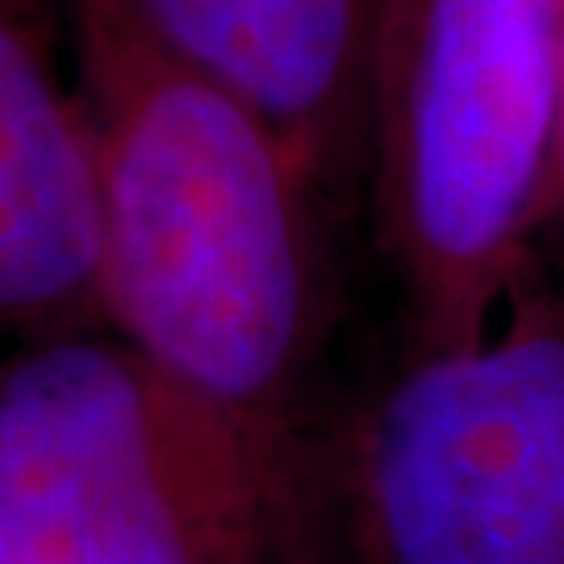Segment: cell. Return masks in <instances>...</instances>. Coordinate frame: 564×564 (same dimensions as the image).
I'll list each match as a JSON object with an SVG mask.
<instances>
[{"instance_id": "1", "label": "cell", "mask_w": 564, "mask_h": 564, "mask_svg": "<svg viewBox=\"0 0 564 564\" xmlns=\"http://www.w3.org/2000/svg\"><path fill=\"white\" fill-rule=\"evenodd\" d=\"M97 184L101 323L205 402L310 452L335 335V214L226 88L163 51L126 0H67Z\"/></svg>"}, {"instance_id": "2", "label": "cell", "mask_w": 564, "mask_h": 564, "mask_svg": "<svg viewBox=\"0 0 564 564\" xmlns=\"http://www.w3.org/2000/svg\"><path fill=\"white\" fill-rule=\"evenodd\" d=\"M314 456L205 402L105 326L0 356L9 564H297Z\"/></svg>"}, {"instance_id": "3", "label": "cell", "mask_w": 564, "mask_h": 564, "mask_svg": "<svg viewBox=\"0 0 564 564\" xmlns=\"http://www.w3.org/2000/svg\"><path fill=\"white\" fill-rule=\"evenodd\" d=\"M561 0H377L368 181L405 356L477 343L540 263Z\"/></svg>"}, {"instance_id": "4", "label": "cell", "mask_w": 564, "mask_h": 564, "mask_svg": "<svg viewBox=\"0 0 564 564\" xmlns=\"http://www.w3.org/2000/svg\"><path fill=\"white\" fill-rule=\"evenodd\" d=\"M360 564H564V281L477 343L405 356L347 444Z\"/></svg>"}, {"instance_id": "5", "label": "cell", "mask_w": 564, "mask_h": 564, "mask_svg": "<svg viewBox=\"0 0 564 564\" xmlns=\"http://www.w3.org/2000/svg\"><path fill=\"white\" fill-rule=\"evenodd\" d=\"M101 323L67 0H0V356Z\"/></svg>"}, {"instance_id": "6", "label": "cell", "mask_w": 564, "mask_h": 564, "mask_svg": "<svg viewBox=\"0 0 564 564\" xmlns=\"http://www.w3.org/2000/svg\"><path fill=\"white\" fill-rule=\"evenodd\" d=\"M184 67L281 139L339 218L368 181V55L377 0H126Z\"/></svg>"}, {"instance_id": "7", "label": "cell", "mask_w": 564, "mask_h": 564, "mask_svg": "<svg viewBox=\"0 0 564 564\" xmlns=\"http://www.w3.org/2000/svg\"><path fill=\"white\" fill-rule=\"evenodd\" d=\"M540 263L547 272L564 268V0H561V126H556V163H552V193L540 226Z\"/></svg>"}, {"instance_id": "8", "label": "cell", "mask_w": 564, "mask_h": 564, "mask_svg": "<svg viewBox=\"0 0 564 564\" xmlns=\"http://www.w3.org/2000/svg\"><path fill=\"white\" fill-rule=\"evenodd\" d=\"M0 564H9V556H4V547H0Z\"/></svg>"}]
</instances>
